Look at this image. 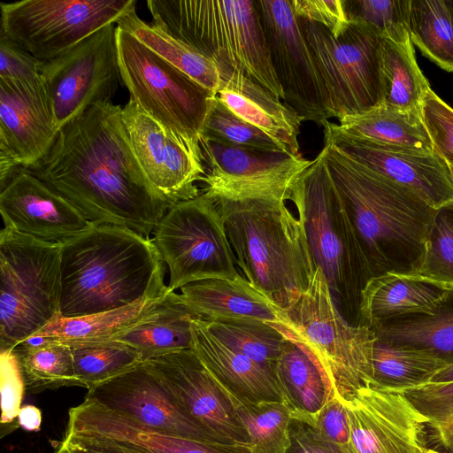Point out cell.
<instances>
[{"mask_svg": "<svg viewBox=\"0 0 453 453\" xmlns=\"http://www.w3.org/2000/svg\"><path fill=\"white\" fill-rule=\"evenodd\" d=\"M86 398L151 429L192 440L223 442L180 408L144 362L88 390Z\"/></svg>", "mask_w": 453, "mask_h": 453, "instance_id": "obj_20", "label": "cell"}, {"mask_svg": "<svg viewBox=\"0 0 453 453\" xmlns=\"http://www.w3.org/2000/svg\"><path fill=\"white\" fill-rule=\"evenodd\" d=\"M290 428L292 444L288 453H335L308 425L294 421Z\"/></svg>", "mask_w": 453, "mask_h": 453, "instance_id": "obj_51", "label": "cell"}, {"mask_svg": "<svg viewBox=\"0 0 453 453\" xmlns=\"http://www.w3.org/2000/svg\"><path fill=\"white\" fill-rule=\"evenodd\" d=\"M62 244L0 233V350L13 349L60 317Z\"/></svg>", "mask_w": 453, "mask_h": 453, "instance_id": "obj_8", "label": "cell"}, {"mask_svg": "<svg viewBox=\"0 0 453 453\" xmlns=\"http://www.w3.org/2000/svg\"><path fill=\"white\" fill-rule=\"evenodd\" d=\"M289 201L335 305L350 325L359 326L361 293L372 276L321 151L293 184Z\"/></svg>", "mask_w": 453, "mask_h": 453, "instance_id": "obj_6", "label": "cell"}, {"mask_svg": "<svg viewBox=\"0 0 453 453\" xmlns=\"http://www.w3.org/2000/svg\"><path fill=\"white\" fill-rule=\"evenodd\" d=\"M237 418L249 436L252 453H288L293 421L287 404L280 402L256 403L232 402Z\"/></svg>", "mask_w": 453, "mask_h": 453, "instance_id": "obj_40", "label": "cell"}, {"mask_svg": "<svg viewBox=\"0 0 453 453\" xmlns=\"http://www.w3.org/2000/svg\"><path fill=\"white\" fill-rule=\"evenodd\" d=\"M180 300L200 319L280 321V309L240 275L234 280L211 279L183 286Z\"/></svg>", "mask_w": 453, "mask_h": 453, "instance_id": "obj_26", "label": "cell"}, {"mask_svg": "<svg viewBox=\"0 0 453 453\" xmlns=\"http://www.w3.org/2000/svg\"><path fill=\"white\" fill-rule=\"evenodd\" d=\"M0 212L5 227L58 244L94 226L66 199L24 168H19L1 189Z\"/></svg>", "mask_w": 453, "mask_h": 453, "instance_id": "obj_21", "label": "cell"}, {"mask_svg": "<svg viewBox=\"0 0 453 453\" xmlns=\"http://www.w3.org/2000/svg\"><path fill=\"white\" fill-rule=\"evenodd\" d=\"M203 321L207 329L226 346L275 372L288 341L276 327L258 319Z\"/></svg>", "mask_w": 453, "mask_h": 453, "instance_id": "obj_38", "label": "cell"}, {"mask_svg": "<svg viewBox=\"0 0 453 453\" xmlns=\"http://www.w3.org/2000/svg\"><path fill=\"white\" fill-rule=\"evenodd\" d=\"M116 34V23H110L42 63V78L58 130L88 107L111 102L122 82Z\"/></svg>", "mask_w": 453, "mask_h": 453, "instance_id": "obj_13", "label": "cell"}, {"mask_svg": "<svg viewBox=\"0 0 453 453\" xmlns=\"http://www.w3.org/2000/svg\"><path fill=\"white\" fill-rule=\"evenodd\" d=\"M132 5L117 20V27L129 33L151 51L217 96L220 86L218 65L182 42L142 20Z\"/></svg>", "mask_w": 453, "mask_h": 453, "instance_id": "obj_33", "label": "cell"}, {"mask_svg": "<svg viewBox=\"0 0 453 453\" xmlns=\"http://www.w3.org/2000/svg\"><path fill=\"white\" fill-rule=\"evenodd\" d=\"M42 411L32 404L23 405L18 415L20 427L27 432H38L42 425Z\"/></svg>", "mask_w": 453, "mask_h": 453, "instance_id": "obj_52", "label": "cell"}, {"mask_svg": "<svg viewBox=\"0 0 453 453\" xmlns=\"http://www.w3.org/2000/svg\"><path fill=\"white\" fill-rule=\"evenodd\" d=\"M270 324L299 346L317 366L328 397L343 402L373 380L375 334L352 326L342 315L321 270L317 267L308 289Z\"/></svg>", "mask_w": 453, "mask_h": 453, "instance_id": "obj_7", "label": "cell"}, {"mask_svg": "<svg viewBox=\"0 0 453 453\" xmlns=\"http://www.w3.org/2000/svg\"><path fill=\"white\" fill-rule=\"evenodd\" d=\"M212 198L244 278L278 309L290 308L316 270L298 217L275 196Z\"/></svg>", "mask_w": 453, "mask_h": 453, "instance_id": "obj_4", "label": "cell"}, {"mask_svg": "<svg viewBox=\"0 0 453 453\" xmlns=\"http://www.w3.org/2000/svg\"><path fill=\"white\" fill-rule=\"evenodd\" d=\"M407 276L453 289V201L434 208L420 264L414 273Z\"/></svg>", "mask_w": 453, "mask_h": 453, "instance_id": "obj_41", "label": "cell"}, {"mask_svg": "<svg viewBox=\"0 0 453 453\" xmlns=\"http://www.w3.org/2000/svg\"><path fill=\"white\" fill-rule=\"evenodd\" d=\"M192 335V349L231 402H280L286 404L273 371L226 346L200 319L193 321Z\"/></svg>", "mask_w": 453, "mask_h": 453, "instance_id": "obj_25", "label": "cell"}, {"mask_svg": "<svg viewBox=\"0 0 453 453\" xmlns=\"http://www.w3.org/2000/svg\"><path fill=\"white\" fill-rule=\"evenodd\" d=\"M453 381V365H448L436 372L430 382Z\"/></svg>", "mask_w": 453, "mask_h": 453, "instance_id": "obj_53", "label": "cell"}, {"mask_svg": "<svg viewBox=\"0 0 453 453\" xmlns=\"http://www.w3.org/2000/svg\"><path fill=\"white\" fill-rule=\"evenodd\" d=\"M12 350L19 359L28 393L78 386L72 350L68 345L32 338Z\"/></svg>", "mask_w": 453, "mask_h": 453, "instance_id": "obj_35", "label": "cell"}, {"mask_svg": "<svg viewBox=\"0 0 453 453\" xmlns=\"http://www.w3.org/2000/svg\"><path fill=\"white\" fill-rule=\"evenodd\" d=\"M135 0H20L0 4L1 34L46 62L103 27Z\"/></svg>", "mask_w": 453, "mask_h": 453, "instance_id": "obj_12", "label": "cell"}, {"mask_svg": "<svg viewBox=\"0 0 453 453\" xmlns=\"http://www.w3.org/2000/svg\"><path fill=\"white\" fill-rule=\"evenodd\" d=\"M446 289L411 276L386 273L372 277L361 293L359 326L424 311Z\"/></svg>", "mask_w": 453, "mask_h": 453, "instance_id": "obj_30", "label": "cell"}, {"mask_svg": "<svg viewBox=\"0 0 453 453\" xmlns=\"http://www.w3.org/2000/svg\"><path fill=\"white\" fill-rule=\"evenodd\" d=\"M342 403L350 453H423L428 448L426 419L399 390L372 381Z\"/></svg>", "mask_w": 453, "mask_h": 453, "instance_id": "obj_16", "label": "cell"}, {"mask_svg": "<svg viewBox=\"0 0 453 453\" xmlns=\"http://www.w3.org/2000/svg\"><path fill=\"white\" fill-rule=\"evenodd\" d=\"M426 419V441L453 453V381L399 390Z\"/></svg>", "mask_w": 453, "mask_h": 453, "instance_id": "obj_42", "label": "cell"}, {"mask_svg": "<svg viewBox=\"0 0 453 453\" xmlns=\"http://www.w3.org/2000/svg\"><path fill=\"white\" fill-rule=\"evenodd\" d=\"M42 63L0 33V80L27 84L40 83L42 81Z\"/></svg>", "mask_w": 453, "mask_h": 453, "instance_id": "obj_47", "label": "cell"}, {"mask_svg": "<svg viewBox=\"0 0 453 453\" xmlns=\"http://www.w3.org/2000/svg\"><path fill=\"white\" fill-rule=\"evenodd\" d=\"M446 366L443 361L426 352L393 345L375 336L373 380L384 388L402 390L428 383Z\"/></svg>", "mask_w": 453, "mask_h": 453, "instance_id": "obj_37", "label": "cell"}, {"mask_svg": "<svg viewBox=\"0 0 453 453\" xmlns=\"http://www.w3.org/2000/svg\"><path fill=\"white\" fill-rule=\"evenodd\" d=\"M180 408L194 421L226 443H249L234 407L193 349L144 362Z\"/></svg>", "mask_w": 453, "mask_h": 453, "instance_id": "obj_17", "label": "cell"}, {"mask_svg": "<svg viewBox=\"0 0 453 453\" xmlns=\"http://www.w3.org/2000/svg\"><path fill=\"white\" fill-rule=\"evenodd\" d=\"M284 104L303 121H329L325 92L290 0H255Z\"/></svg>", "mask_w": 453, "mask_h": 453, "instance_id": "obj_15", "label": "cell"}, {"mask_svg": "<svg viewBox=\"0 0 453 453\" xmlns=\"http://www.w3.org/2000/svg\"><path fill=\"white\" fill-rule=\"evenodd\" d=\"M203 193L211 197L275 196L289 200L299 175L311 164L285 152H271L200 139Z\"/></svg>", "mask_w": 453, "mask_h": 453, "instance_id": "obj_14", "label": "cell"}, {"mask_svg": "<svg viewBox=\"0 0 453 453\" xmlns=\"http://www.w3.org/2000/svg\"><path fill=\"white\" fill-rule=\"evenodd\" d=\"M167 293L159 296H146L129 305L100 313L77 318L59 317L38 331L33 338L66 345L112 342L155 315Z\"/></svg>", "mask_w": 453, "mask_h": 453, "instance_id": "obj_29", "label": "cell"}, {"mask_svg": "<svg viewBox=\"0 0 453 453\" xmlns=\"http://www.w3.org/2000/svg\"><path fill=\"white\" fill-rule=\"evenodd\" d=\"M94 226L150 238L173 205L146 177L112 102L96 104L58 130L49 152L27 169Z\"/></svg>", "mask_w": 453, "mask_h": 453, "instance_id": "obj_1", "label": "cell"}, {"mask_svg": "<svg viewBox=\"0 0 453 453\" xmlns=\"http://www.w3.org/2000/svg\"><path fill=\"white\" fill-rule=\"evenodd\" d=\"M1 438L16 430L25 382L19 359L12 349L0 350Z\"/></svg>", "mask_w": 453, "mask_h": 453, "instance_id": "obj_45", "label": "cell"}, {"mask_svg": "<svg viewBox=\"0 0 453 453\" xmlns=\"http://www.w3.org/2000/svg\"><path fill=\"white\" fill-rule=\"evenodd\" d=\"M201 138L262 151L284 152L266 134L236 115L217 96L211 99Z\"/></svg>", "mask_w": 453, "mask_h": 453, "instance_id": "obj_43", "label": "cell"}, {"mask_svg": "<svg viewBox=\"0 0 453 453\" xmlns=\"http://www.w3.org/2000/svg\"><path fill=\"white\" fill-rule=\"evenodd\" d=\"M421 116L435 151L453 166V109L429 88L421 104Z\"/></svg>", "mask_w": 453, "mask_h": 453, "instance_id": "obj_46", "label": "cell"}, {"mask_svg": "<svg viewBox=\"0 0 453 453\" xmlns=\"http://www.w3.org/2000/svg\"><path fill=\"white\" fill-rule=\"evenodd\" d=\"M296 18L316 22L339 35L347 27L342 0H290Z\"/></svg>", "mask_w": 453, "mask_h": 453, "instance_id": "obj_49", "label": "cell"}, {"mask_svg": "<svg viewBox=\"0 0 453 453\" xmlns=\"http://www.w3.org/2000/svg\"><path fill=\"white\" fill-rule=\"evenodd\" d=\"M322 84L329 118L368 111L382 104L383 38L370 26L349 20L337 36L297 18Z\"/></svg>", "mask_w": 453, "mask_h": 453, "instance_id": "obj_10", "label": "cell"}, {"mask_svg": "<svg viewBox=\"0 0 453 453\" xmlns=\"http://www.w3.org/2000/svg\"><path fill=\"white\" fill-rule=\"evenodd\" d=\"M58 129L43 81L0 80V188L19 168L28 169L52 147Z\"/></svg>", "mask_w": 453, "mask_h": 453, "instance_id": "obj_18", "label": "cell"}, {"mask_svg": "<svg viewBox=\"0 0 453 453\" xmlns=\"http://www.w3.org/2000/svg\"><path fill=\"white\" fill-rule=\"evenodd\" d=\"M310 426L335 453H350V432L346 408L335 396L330 397Z\"/></svg>", "mask_w": 453, "mask_h": 453, "instance_id": "obj_48", "label": "cell"}, {"mask_svg": "<svg viewBox=\"0 0 453 453\" xmlns=\"http://www.w3.org/2000/svg\"><path fill=\"white\" fill-rule=\"evenodd\" d=\"M153 241L169 268L170 292L195 281L241 275L217 203L206 193L171 206Z\"/></svg>", "mask_w": 453, "mask_h": 453, "instance_id": "obj_11", "label": "cell"}, {"mask_svg": "<svg viewBox=\"0 0 453 453\" xmlns=\"http://www.w3.org/2000/svg\"><path fill=\"white\" fill-rule=\"evenodd\" d=\"M122 83L130 98L203 164L200 139L215 96L189 76L117 27Z\"/></svg>", "mask_w": 453, "mask_h": 453, "instance_id": "obj_9", "label": "cell"}, {"mask_svg": "<svg viewBox=\"0 0 453 453\" xmlns=\"http://www.w3.org/2000/svg\"><path fill=\"white\" fill-rule=\"evenodd\" d=\"M348 20L363 22L382 38L395 42L411 40V0H342Z\"/></svg>", "mask_w": 453, "mask_h": 453, "instance_id": "obj_44", "label": "cell"}, {"mask_svg": "<svg viewBox=\"0 0 453 453\" xmlns=\"http://www.w3.org/2000/svg\"><path fill=\"white\" fill-rule=\"evenodd\" d=\"M324 144L388 180L407 187L432 207L453 201V173L435 151L431 154L398 150L349 138L324 125Z\"/></svg>", "mask_w": 453, "mask_h": 453, "instance_id": "obj_22", "label": "cell"}, {"mask_svg": "<svg viewBox=\"0 0 453 453\" xmlns=\"http://www.w3.org/2000/svg\"><path fill=\"white\" fill-rule=\"evenodd\" d=\"M122 117L135 157L154 188L172 203L200 195L203 165L129 98Z\"/></svg>", "mask_w": 453, "mask_h": 453, "instance_id": "obj_19", "label": "cell"}, {"mask_svg": "<svg viewBox=\"0 0 453 453\" xmlns=\"http://www.w3.org/2000/svg\"><path fill=\"white\" fill-rule=\"evenodd\" d=\"M61 443L70 453H150L127 442L85 433L65 432Z\"/></svg>", "mask_w": 453, "mask_h": 453, "instance_id": "obj_50", "label": "cell"}, {"mask_svg": "<svg viewBox=\"0 0 453 453\" xmlns=\"http://www.w3.org/2000/svg\"><path fill=\"white\" fill-rule=\"evenodd\" d=\"M376 338L432 355L453 365V289L422 311L381 321L371 327Z\"/></svg>", "mask_w": 453, "mask_h": 453, "instance_id": "obj_28", "label": "cell"}, {"mask_svg": "<svg viewBox=\"0 0 453 453\" xmlns=\"http://www.w3.org/2000/svg\"><path fill=\"white\" fill-rule=\"evenodd\" d=\"M411 40L395 42L383 38L382 47V104L399 110H420L430 88L421 73L414 54Z\"/></svg>", "mask_w": 453, "mask_h": 453, "instance_id": "obj_34", "label": "cell"}, {"mask_svg": "<svg viewBox=\"0 0 453 453\" xmlns=\"http://www.w3.org/2000/svg\"><path fill=\"white\" fill-rule=\"evenodd\" d=\"M275 375L293 420L310 425L329 399L317 366L299 346L288 340Z\"/></svg>", "mask_w": 453, "mask_h": 453, "instance_id": "obj_32", "label": "cell"}, {"mask_svg": "<svg viewBox=\"0 0 453 453\" xmlns=\"http://www.w3.org/2000/svg\"><path fill=\"white\" fill-rule=\"evenodd\" d=\"M220 86L217 96L236 115L266 134L291 157L299 152L303 119L263 86L225 64H216Z\"/></svg>", "mask_w": 453, "mask_h": 453, "instance_id": "obj_24", "label": "cell"}, {"mask_svg": "<svg viewBox=\"0 0 453 453\" xmlns=\"http://www.w3.org/2000/svg\"><path fill=\"white\" fill-rule=\"evenodd\" d=\"M452 173H453V166L451 167Z\"/></svg>", "mask_w": 453, "mask_h": 453, "instance_id": "obj_56", "label": "cell"}, {"mask_svg": "<svg viewBox=\"0 0 453 453\" xmlns=\"http://www.w3.org/2000/svg\"><path fill=\"white\" fill-rule=\"evenodd\" d=\"M410 34L423 55L453 73V0H411Z\"/></svg>", "mask_w": 453, "mask_h": 453, "instance_id": "obj_36", "label": "cell"}, {"mask_svg": "<svg viewBox=\"0 0 453 453\" xmlns=\"http://www.w3.org/2000/svg\"><path fill=\"white\" fill-rule=\"evenodd\" d=\"M146 4L153 26L284 100L255 0H148Z\"/></svg>", "mask_w": 453, "mask_h": 453, "instance_id": "obj_5", "label": "cell"}, {"mask_svg": "<svg viewBox=\"0 0 453 453\" xmlns=\"http://www.w3.org/2000/svg\"><path fill=\"white\" fill-rule=\"evenodd\" d=\"M54 453H70L67 449L60 442L58 444V449L55 450Z\"/></svg>", "mask_w": 453, "mask_h": 453, "instance_id": "obj_54", "label": "cell"}, {"mask_svg": "<svg viewBox=\"0 0 453 453\" xmlns=\"http://www.w3.org/2000/svg\"><path fill=\"white\" fill-rule=\"evenodd\" d=\"M325 125L349 138L382 147L424 154L435 152L421 109L404 111L381 104L368 111L345 116L338 123L327 121Z\"/></svg>", "mask_w": 453, "mask_h": 453, "instance_id": "obj_27", "label": "cell"}, {"mask_svg": "<svg viewBox=\"0 0 453 453\" xmlns=\"http://www.w3.org/2000/svg\"><path fill=\"white\" fill-rule=\"evenodd\" d=\"M423 453H444V452H441V451H439V450H436V449H434L431 448H426Z\"/></svg>", "mask_w": 453, "mask_h": 453, "instance_id": "obj_55", "label": "cell"}, {"mask_svg": "<svg viewBox=\"0 0 453 453\" xmlns=\"http://www.w3.org/2000/svg\"><path fill=\"white\" fill-rule=\"evenodd\" d=\"M372 277L418 269L434 208L325 143L321 150Z\"/></svg>", "mask_w": 453, "mask_h": 453, "instance_id": "obj_2", "label": "cell"}, {"mask_svg": "<svg viewBox=\"0 0 453 453\" xmlns=\"http://www.w3.org/2000/svg\"><path fill=\"white\" fill-rule=\"evenodd\" d=\"M199 319L168 291L159 311L112 342H123L137 350L143 362L167 354L192 349V324Z\"/></svg>", "mask_w": 453, "mask_h": 453, "instance_id": "obj_31", "label": "cell"}, {"mask_svg": "<svg viewBox=\"0 0 453 453\" xmlns=\"http://www.w3.org/2000/svg\"><path fill=\"white\" fill-rule=\"evenodd\" d=\"M71 348L78 386L91 390L143 363L140 353L119 342L75 343Z\"/></svg>", "mask_w": 453, "mask_h": 453, "instance_id": "obj_39", "label": "cell"}, {"mask_svg": "<svg viewBox=\"0 0 453 453\" xmlns=\"http://www.w3.org/2000/svg\"><path fill=\"white\" fill-rule=\"evenodd\" d=\"M165 265L152 239L114 225L93 226L62 244L60 317L88 316L165 295Z\"/></svg>", "mask_w": 453, "mask_h": 453, "instance_id": "obj_3", "label": "cell"}, {"mask_svg": "<svg viewBox=\"0 0 453 453\" xmlns=\"http://www.w3.org/2000/svg\"><path fill=\"white\" fill-rule=\"evenodd\" d=\"M65 432L105 436L150 453H252L247 443L197 441L151 429L88 398L69 410Z\"/></svg>", "mask_w": 453, "mask_h": 453, "instance_id": "obj_23", "label": "cell"}]
</instances>
